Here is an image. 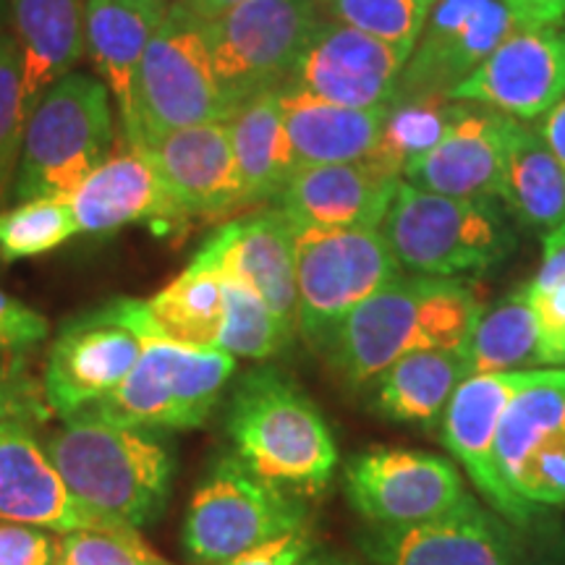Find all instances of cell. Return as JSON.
Returning a JSON list of instances; mask_svg holds the SVG:
<instances>
[{"label": "cell", "instance_id": "6da1fadb", "mask_svg": "<svg viewBox=\"0 0 565 565\" xmlns=\"http://www.w3.org/2000/svg\"><path fill=\"white\" fill-rule=\"evenodd\" d=\"M482 301L461 278L398 275L359 303L324 356L351 391H366L414 351L463 349Z\"/></svg>", "mask_w": 565, "mask_h": 565}, {"label": "cell", "instance_id": "7a4b0ae2", "mask_svg": "<svg viewBox=\"0 0 565 565\" xmlns=\"http://www.w3.org/2000/svg\"><path fill=\"white\" fill-rule=\"evenodd\" d=\"M45 450L68 492L103 526L137 532L158 521L171 500L175 456L154 429L79 412L63 419Z\"/></svg>", "mask_w": 565, "mask_h": 565}, {"label": "cell", "instance_id": "3957f363", "mask_svg": "<svg viewBox=\"0 0 565 565\" xmlns=\"http://www.w3.org/2000/svg\"><path fill=\"white\" fill-rule=\"evenodd\" d=\"M233 454L286 492L317 494L338 469V445L315 401L275 366L246 372L225 414Z\"/></svg>", "mask_w": 565, "mask_h": 565}, {"label": "cell", "instance_id": "277c9868", "mask_svg": "<svg viewBox=\"0 0 565 565\" xmlns=\"http://www.w3.org/2000/svg\"><path fill=\"white\" fill-rule=\"evenodd\" d=\"M380 233L395 263L427 278L487 273L515 252V231L498 200L448 196L401 179Z\"/></svg>", "mask_w": 565, "mask_h": 565}, {"label": "cell", "instance_id": "5b68a950", "mask_svg": "<svg viewBox=\"0 0 565 565\" xmlns=\"http://www.w3.org/2000/svg\"><path fill=\"white\" fill-rule=\"evenodd\" d=\"M116 147V110L110 89L89 74L63 76L30 113L21 141L13 196L17 202L55 196L68 200Z\"/></svg>", "mask_w": 565, "mask_h": 565}, {"label": "cell", "instance_id": "8992f818", "mask_svg": "<svg viewBox=\"0 0 565 565\" xmlns=\"http://www.w3.org/2000/svg\"><path fill=\"white\" fill-rule=\"evenodd\" d=\"M233 108L217 82L202 24L179 6L166 19L141 55L134 87V118L124 131L134 150H150L160 137L186 126L228 121Z\"/></svg>", "mask_w": 565, "mask_h": 565}, {"label": "cell", "instance_id": "52a82bcc", "mask_svg": "<svg viewBox=\"0 0 565 565\" xmlns=\"http://www.w3.org/2000/svg\"><path fill=\"white\" fill-rule=\"evenodd\" d=\"M294 223V221H291ZM296 330L312 349H328L345 317L401 275L380 228H312L294 223Z\"/></svg>", "mask_w": 565, "mask_h": 565}, {"label": "cell", "instance_id": "ba28073f", "mask_svg": "<svg viewBox=\"0 0 565 565\" xmlns=\"http://www.w3.org/2000/svg\"><path fill=\"white\" fill-rule=\"evenodd\" d=\"M236 374V359L221 349H194L150 338L129 377L108 398L84 408L100 419L139 429L202 427Z\"/></svg>", "mask_w": 565, "mask_h": 565}, {"label": "cell", "instance_id": "9c48e42d", "mask_svg": "<svg viewBox=\"0 0 565 565\" xmlns=\"http://www.w3.org/2000/svg\"><path fill=\"white\" fill-rule=\"evenodd\" d=\"M301 526L307 508L291 492L265 482L236 454H223L196 484L181 540L196 561L217 565Z\"/></svg>", "mask_w": 565, "mask_h": 565}, {"label": "cell", "instance_id": "30bf717a", "mask_svg": "<svg viewBox=\"0 0 565 565\" xmlns=\"http://www.w3.org/2000/svg\"><path fill=\"white\" fill-rule=\"evenodd\" d=\"M320 19L317 0H246L202 24L233 113L263 92L286 87Z\"/></svg>", "mask_w": 565, "mask_h": 565}, {"label": "cell", "instance_id": "8fae6325", "mask_svg": "<svg viewBox=\"0 0 565 565\" xmlns=\"http://www.w3.org/2000/svg\"><path fill=\"white\" fill-rule=\"evenodd\" d=\"M150 338L145 301L116 299L68 320L47 353L42 393L61 419L108 398L129 377Z\"/></svg>", "mask_w": 565, "mask_h": 565}, {"label": "cell", "instance_id": "7c38bea8", "mask_svg": "<svg viewBox=\"0 0 565 565\" xmlns=\"http://www.w3.org/2000/svg\"><path fill=\"white\" fill-rule=\"evenodd\" d=\"M545 385H565V366L471 374L456 387L454 398L437 424V433L450 458L482 492L487 505L513 526H529L536 513L521 505L500 479L498 466H494V443L513 401Z\"/></svg>", "mask_w": 565, "mask_h": 565}, {"label": "cell", "instance_id": "4fadbf2b", "mask_svg": "<svg viewBox=\"0 0 565 565\" xmlns=\"http://www.w3.org/2000/svg\"><path fill=\"white\" fill-rule=\"evenodd\" d=\"M343 490L353 511L380 529L427 524L475 498L454 458L391 445L351 456Z\"/></svg>", "mask_w": 565, "mask_h": 565}, {"label": "cell", "instance_id": "5bb4252c", "mask_svg": "<svg viewBox=\"0 0 565 565\" xmlns=\"http://www.w3.org/2000/svg\"><path fill=\"white\" fill-rule=\"evenodd\" d=\"M519 30L505 0H437L424 21L398 95H450Z\"/></svg>", "mask_w": 565, "mask_h": 565}, {"label": "cell", "instance_id": "9a60e30c", "mask_svg": "<svg viewBox=\"0 0 565 565\" xmlns=\"http://www.w3.org/2000/svg\"><path fill=\"white\" fill-rule=\"evenodd\" d=\"M408 47L320 19L288 84L345 108H387L398 92Z\"/></svg>", "mask_w": 565, "mask_h": 565}, {"label": "cell", "instance_id": "2e32d148", "mask_svg": "<svg viewBox=\"0 0 565 565\" xmlns=\"http://www.w3.org/2000/svg\"><path fill=\"white\" fill-rule=\"evenodd\" d=\"M448 97L515 121L542 118L565 97V26H519Z\"/></svg>", "mask_w": 565, "mask_h": 565}, {"label": "cell", "instance_id": "e0dca14e", "mask_svg": "<svg viewBox=\"0 0 565 565\" xmlns=\"http://www.w3.org/2000/svg\"><path fill=\"white\" fill-rule=\"evenodd\" d=\"M494 466L532 513L565 505V385L536 387L513 401L494 443Z\"/></svg>", "mask_w": 565, "mask_h": 565}, {"label": "cell", "instance_id": "ac0fdd59", "mask_svg": "<svg viewBox=\"0 0 565 565\" xmlns=\"http://www.w3.org/2000/svg\"><path fill=\"white\" fill-rule=\"evenodd\" d=\"M362 550L374 565H524L513 524L477 498L427 524L372 526Z\"/></svg>", "mask_w": 565, "mask_h": 565}, {"label": "cell", "instance_id": "d6986e66", "mask_svg": "<svg viewBox=\"0 0 565 565\" xmlns=\"http://www.w3.org/2000/svg\"><path fill=\"white\" fill-rule=\"evenodd\" d=\"M147 154L181 221L217 217L246 204L228 121L175 129L150 145Z\"/></svg>", "mask_w": 565, "mask_h": 565}, {"label": "cell", "instance_id": "ffe728a7", "mask_svg": "<svg viewBox=\"0 0 565 565\" xmlns=\"http://www.w3.org/2000/svg\"><path fill=\"white\" fill-rule=\"evenodd\" d=\"M511 121L484 105L456 103L448 131L406 168L404 181L424 192L498 200Z\"/></svg>", "mask_w": 565, "mask_h": 565}, {"label": "cell", "instance_id": "44dd1931", "mask_svg": "<svg viewBox=\"0 0 565 565\" xmlns=\"http://www.w3.org/2000/svg\"><path fill=\"white\" fill-rule=\"evenodd\" d=\"M0 524H26L68 534L103 526L68 492L30 419L0 422Z\"/></svg>", "mask_w": 565, "mask_h": 565}, {"label": "cell", "instance_id": "7402d4cb", "mask_svg": "<svg viewBox=\"0 0 565 565\" xmlns=\"http://www.w3.org/2000/svg\"><path fill=\"white\" fill-rule=\"evenodd\" d=\"M401 179L372 162L299 166L278 196L296 225L312 228H380Z\"/></svg>", "mask_w": 565, "mask_h": 565}, {"label": "cell", "instance_id": "603a6c76", "mask_svg": "<svg viewBox=\"0 0 565 565\" xmlns=\"http://www.w3.org/2000/svg\"><path fill=\"white\" fill-rule=\"evenodd\" d=\"M225 275L244 280L273 312L296 330L299 291H296L294 223L280 207L223 225L202 246ZM299 333V330H296Z\"/></svg>", "mask_w": 565, "mask_h": 565}, {"label": "cell", "instance_id": "cb8c5ba5", "mask_svg": "<svg viewBox=\"0 0 565 565\" xmlns=\"http://www.w3.org/2000/svg\"><path fill=\"white\" fill-rule=\"evenodd\" d=\"M68 204L76 228L92 236L116 233L141 221L168 225L181 221L150 154L129 145L97 166L68 196Z\"/></svg>", "mask_w": 565, "mask_h": 565}, {"label": "cell", "instance_id": "d4e9b609", "mask_svg": "<svg viewBox=\"0 0 565 565\" xmlns=\"http://www.w3.org/2000/svg\"><path fill=\"white\" fill-rule=\"evenodd\" d=\"M166 6L152 0H87L84 3V42L97 74L116 103L121 134L134 118V87L141 55L166 19Z\"/></svg>", "mask_w": 565, "mask_h": 565}, {"label": "cell", "instance_id": "484cf974", "mask_svg": "<svg viewBox=\"0 0 565 565\" xmlns=\"http://www.w3.org/2000/svg\"><path fill=\"white\" fill-rule=\"evenodd\" d=\"M9 30L21 55V100L26 118L47 89L71 74L84 42L82 0H9Z\"/></svg>", "mask_w": 565, "mask_h": 565}, {"label": "cell", "instance_id": "4316f807", "mask_svg": "<svg viewBox=\"0 0 565 565\" xmlns=\"http://www.w3.org/2000/svg\"><path fill=\"white\" fill-rule=\"evenodd\" d=\"M280 110L299 166L370 160L387 113V108H345L291 84L280 87Z\"/></svg>", "mask_w": 565, "mask_h": 565}, {"label": "cell", "instance_id": "83f0119b", "mask_svg": "<svg viewBox=\"0 0 565 565\" xmlns=\"http://www.w3.org/2000/svg\"><path fill=\"white\" fill-rule=\"evenodd\" d=\"M466 377L469 364L463 349L414 351L370 385L372 408L393 424L433 429Z\"/></svg>", "mask_w": 565, "mask_h": 565}, {"label": "cell", "instance_id": "f1b7e54d", "mask_svg": "<svg viewBox=\"0 0 565 565\" xmlns=\"http://www.w3.org/2000/svg\"><path fill=\"white\" fill-rule=\"evenodd\" d=\"M498 202L515 223L547 236L565 223V168L536 126L511 121Z\"/></svg>", "mask_w": 565, "mask_h": 565}, {"label": "cell", "instance_id": "f546056e", "mask_svg": "<svg viewBox=\"0 0 565 565\" xmlns=\"http://www.w3.org/2000/svg\"><path fill=\"white\" fill-rule=\"evenodd\" d=\"M246 204L278 200L299 168L280 110V89L252 97L228 118Z\"/></svg>", "mask_w": 565, "mask_h": 565}, {"label": "cell", "instance_id": "4dcf8cb0", "mask_svg": "<svg viewBox=\"0 0 565 565\" xmlns=\"http://www.w3.org/2000/svg\"><path fill=\"white\" fill-rule=\"evenodd\" d=\"M145 309L158 338L194 349H217L225 309L221 265L207 249H200L179 278L145 301Z\"/></svg>", "mask_w": 565, "mask_h": 565}, {"label": "cell", "instance_id": "1f68e13d", "mask_svg": "<svg viewBox=\"0 0 565 565\" xmlns=\"http://www.w3.org/2000/svg\"><path fill=\"white\" fill-rule=\"evenodd\" d=\"M463 356L469 364V377L542 366L526 282L503 299L492 301L490 307H482L463 345Z\"/></svg>", "mask_w": 565, "mask_h": 565}, {"label": "cell", "instance_id": "d6a6232c", "mask_svg": "<svg viewBox=\"0 0 565 565\" xmlns=\"http://www.w3.org/2000/svg\"><path fill=\"white\" fill-rule=\"evenodd\" d=\"M456 100L448 95H398L387 105L377 150L366 162L404 179V171L429 152L454 121Z\"/></svg>", "mask_w": 565, "mask_h": 565}, {"label": "cell", "instance_id": "836d02e7", "mask_svg": "<svg viewBox=\"0 0 565 565\" xmlns=\"http://www.w3.org/2000/svg\"><path fill=\"white\" fill-rule=\"evenodd\" d=\"M223 328L217 335V349L233 359L267 362L278 356L294 341L296 330L286 324L273 307L244 280L223 273Z\"/></svg>", "mask_w": 565, "mask_h": 565}, {"label": "cell", "instance_id": "e575fe53", "mask_svg": "<svg viewBox=\"0 0 565 565\" xmlns=\"http://www.w3.org/2000/svg\"><path fill=\"white\" fill-rule=\"evenodd\" d=\"M542 366H565V223L542 238V265L526 282Z\"/></svg>", "mask_w": 565, "mask_h": 565}, {"label": "cell", "instance_id": "d590c367", "mask_svg": "<svg viewBox=\"0 0 565 565\" xmlns=\"http://www.w3.org/2000/svg\"><path fill=\"white\" fill-rule=\"evenodd\" d=\"M74 212L68 200L38 196L0 212V259H30L58 249L76 236Z\"/></svg>", "mask_w": 565, "mask_h": 565}, {"label": "cell", "instance_id": "8d00e7d4", "mask_svg": "<svg viewBox=\"0 0 565 565\" xmlns=\"http://www.w3.org/2000/svg\"><path fill=\"white\" fill-rule=\"evenodd\" d=\"M437 0H317L322 19L414 51Z\"/></svg>", "mask_w": 565, "mask_h": 565}, {"label": "cell", "instance_id": "74e56055", "mask_svg": "<svg viewBox=\"0 0 565 565\" xmlns=\"http://www.w3.org/2000/svg\"><path fill=\"white\" fill-rule=\"evenodd\" d=\"M26 110L21 100V55L13 32L0 30V200L13 189Z\"/></svg>", "mask_w": 565, "mask_h": 565}, {"label": "cell", "instance_id": "f35d334b", "mask_svg": "<svg viewBox=\"0 0 565 565\" xmlns=\"http://www.w3.org/2000/svg\"><path fill=\"white\" fill-rule=\"evenodd\" d=\"M58 565H168L134 529L89 526L63 534Z\"/></svg>", "mask_w": 565, "mask_h": 565}, {"label": "cell", "instance_id": "ab89813d", "mask_svg": "<svg viewBox=\"0 0 565 565\" xmlns=\"http://www.w3.org/2000/svg\"><path fill=\"white\" fill-rule=\"evenodd\" d=\"M61 545L47 529L0 524V565H58Z\"/></svg>", "mask_w": 565, "mask_h": 565}, {"label": "cell", "instance_id": "60d3db41", "mask_svg": "<svg viewBox=\"0 0 565 565\" xmlns=\"http://www.w3.org/2000/svg\"><path fill=\"white\" fill-rule=\"evenodd\" d=\"M51 333L45 317L0 286V351H24L42 343Z\"/></svg>", "mask_w": 565, "mask_h": 565}, {"label": "cell", "instance_id": "b9f144b4", "mask_svg": "<svg viewBox=\"0 0 565 565\" xmlns=\"http://www.w3.org/2000/svg\"><path fill=\"white\" fill-rule=\"evenodd\" d=\"M312 550V534H309L307 526H301L291 534H282L278 540H270L265 542V545L246 550V553L217 565H299Z\"/></svg>", "mask_w": 565, "mask_h": 565}, {"label": "cell", "instance_id": "7bdbcfd3", "mask_svg": "<svg viewBox=\"0 0 565 565\" xmlns=\"http://www.w3.org/2000/svg\"><path fill=\"white\" fill-rule=\"evenodd\" d=\"M515 24L524 30L557 26L565 21V0H505Z\"/></svg>", "mask_w": 565, "mask_h": 565}, {"label": "cell", "instance_id": "ee69618b", "mask_svg": "<svg viewBox=\"0 0 565 565\" xmlns=\"http://www.w3.org/2000/svg\"><path fill=\"white\" fill-rule=\"evenodd\" d=\"M42 406L13 380L0 377V422L3 419H32L42 416Z\"/></svg>", "mask_w": 565, "mask_h": 565}, {"label": "cell", "instance_id": "f6af8a7d", "mask_svg": "<svg viewBox=\"0 0 565 565\" xmlns=\"http://www.w3.org/2000/svg\"><path fill=\"white\" fill-rule=\"evenodd\" d=\"M536 129H540L542 139L547 141V147L565 168V97L553 110L542 116V124L536 126Z\"/></svg>", "mask_w": 565, "mask_h": 565}, {"label": "cell", "instance_id": "bcb514c9", "mask_svg": "<svg viewBox=\"0 0 565 565\" xmlns=\"http://www.w3.org/2000/svg\"><path fill=\"white\" fill-rule=\"evenodd\" d=\"M242 3H246V0H175L173 6H179L186 17L200 21V24H207V21L223 17L225 11L236 9Z\"/></svg>", "mask_w": 565, "mask_h": 565}, {"label": "cell", "instance_id": "7dc6e473", "mask_svg": "<svg viewBox=\"0 0 565 565\" xmlns=\"http://www.w3.org/2000/svg\"><path fill=\"white\" fill-rule=\"evenodd\" d=\"M299 565H351L349 561H345V557H341V555H333V553H309L307 557H303V561L299 563Z\"/></svg>", "mask_w": 565, "mask_h": 565}, {"label": "cell", "instance_id": "c3c4849f", "mask_svg": "<svg viewBox=\"0 0 565 565\" xmlns=\"http://www.w3.org/2000/svg\"><path fill=\"white\" fill-rule=\"evenodd\" d=\"M9 26V0H0V30Z\"/></svg>", "mask_w": 565, "mask_h": 565}, {"label": "cell", "instance_id": "681fc988", "mask_svg": "<svg viewBox=\"0 0 565 565\" xmlns=\"http://www.w3.org/2000/svg\"><path fill=\"white\" fill-rule=\"evenodd\" d=\"M524 565H565V561L563 557H540V561H534V563H524Z\"/></svg>", "mask_w": 565, "mask_h": 565}, {"label": "cell", "instance_id": "f907efd6", "mask_svg": "<svg viewBox=\"0 0 565 565\" xmlns=\"http://www.w3.org/2000/svg\"><path fill=\"white\" fill-rule=\"evenodd\" d=\"M152 3H158V6H166V9H168V6H173L175 0H152Z\"/></svg>", "mask_w": 565, "mask_h": 565}]
</instances>
